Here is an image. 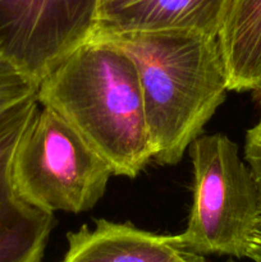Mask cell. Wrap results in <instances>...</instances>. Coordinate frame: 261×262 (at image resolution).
Segmentation results:
<instances>
[{
    "instance_id": "obj_1",
    "label": "cell",
    "mask_w": 261,
    "mask_h": 262,
    "mask_svg": "<svg viewBox=\"0 0 261 262\" xmlns=\"http://www.w3.org/2000/svg\"><path fill=\"white\" fill-rule=\"evenodd\" d=\"M135 63L154 160L174 165L227 95V74L215 36L188 30H95Z\"/></svg>"
},
{
    "instance_id": "obj_2",
    "label": "cell",
    "mask_w": 261,
    "mask_h": 262,
    "mask_svg": "<svg viewBox=\"0 0 261 262\" xmlns=\"http://www.w3.org/2000/svg\"><path fill=\"white\" fill-rule=\"evenodd\" d=\"M36 95L79 133L114 176L135 178L154 159L137 69L110 41L92 33L40 82Z\"/></svg>"
},
{
    "instance_id": "obj_3",
    "label": "cell",
    "mask_w": 261,
    "mask_h": 262,
    "mask_svg": "<svg viewBox=\"0 0 261 262\" xmlns=\"http://www.w3.org/2000/svg\"><path fill=\"white\" fill-rule=\"evenodd\" d=\"M112 176L109 164L46 106L25 130L13 160V179L19 196L51 214L92 209Z\"/></svg>"
},
{
    "instance_id": "obj_4",
    "label": "cell",
    "mask_w": 261,
    "mask_h": 262,
    "mask_svg": "<svg viewBox=\"0 0 261 262\" xmlns=\"http://www.w3.org/2000/svg\"><path fill=\"white\" fill-rule=\"evenodd\" d=\"M193 201L182 243L199 255L245 257L261 193L237 143L225 135L199 136L189 145Z\"/></svg>"
},
{
    "instance_id": "obj_5",
    "label": "cell",
    "mask_w": 261,
    "mask_h": 262,
    "mask_svg": "<svg viewBox=\"0 0 261 262\" xmlns=\"http://www.w3.org/2000/svg\"><path fill=\"white\" fill-rule=\"evenodd\" d=\"M99 0H0V59L40 82L96 27Z\"/></svg>"
},
{
    "instance_id": "obj_6",
    "label": "cell",
    "mask_w": 261,
    "mask_h": 262,
    "mask_svg": "<svg viewBox=\"0 0 261 262\" xmlns=\"http://www.w3.org/2000/svg\"><path fill=\"white\" fill-rule=\"evenodd\" d=\"M38 104L35 94L0 113V262H41L55 225L51 212L19 196L13 179L15 150Z\"/></svg>"
},
{
    "instance_id": "obj_7",
    "label": "cell",
    "mask_w": 261,
    "mask_h": 262,
    "mask_svg": "<svg viewBox=\"0 0 261 262\" xmlns=\"http://www.w3.org/2000/svg\"><path fill=\"white\" fill-rule=\"evenodd\" d=\"M61 262H206L182 243L179 235H163L100 219L94 229L83 225L68 233Z\"/></svg>"
},
{
    "instance_id": "obj_8",
    "label": "cell",
    "mask_w": 261,
    "mask_h": 262,
    "mask_svg": "<svg viewBox=\"0 0 261 262\" xmlns=\"http://www.w3.org/2000/svg\"><path fill=\"white\" fill-rule=\"evenodd\" d=\"M229 3L230 0H99L95 30H188L216 37Z\"/></svg>"
},
{
    "instance_id": "obj_9",
    "label": "cell",
    "mask_w": 261,
    "mask_h": 262,
    "mask_svg": "<svg viewBox=\"0 0 261 262\" xmlns=\"http://www.w3.org/2000/svg\"><path fill=\"white\" fill-rule=\"evenodd\" d=\"M216 38L228 91H260L261 0H230Z\"/></svg>"
},
{
    "instance_id": "obj_10",
    "label": "cell",
    "mask_w": 261,
    "mask_h": 262,
    "mask_svg": "<svg viewBox=\"0 0 261 262\" xmlns=\"http://www.w3.org/2000/svg\"><path fill=\"white\" fill-rule=\"evenodd\" d=\"M38 86L22 72L0 59V113L37 94Z\"/></svg>"
},
{
    "instance_id": "obj_11",
    "label": "cell",
    "mask_w": 261,
    "mask_h": 262,
    "mask_svg": "<svg viewBox=\"0 0 261 262\" xmlns=\"http://www.w3.org/2000/svg\"><path fill=\"white\" fill-rule=\"evenodd\" d=\"M245 160L261 193V118L246 133Z\"/></svg>"
},
{
    "instance_id": "obj_12",
    "label": "cell",
    "mask_w": 261,
    "mask_h": 262,
    "mask_svg": "<svg viewBox=\"0 0 261 262\" xmlns=\"http://www.w3.org/2000/svg\"><path fill=\"white\" fill-rule=\"evenodd\" d=\"M245 257L255 262H261V210L248 233L245 247Z\"/></svg>"
},
{
    "instance_id": "obj_13",
    "label": "cell",
    "mask_w": 261,
    "mask_h": 262,
    "mask_svg": "<svg viewBox=\"0 0 261 262\" xmlns=\"http://www.w3.org/2000/svg\"><path fill=\"white\" fill-rule=\"evenodd\" d=\"M258 99H260V104H261V90L258 91Z\"/></svg>"
},
{
    "instance_id": "obj_14",
    "label": "cell",
    "mask_w": 261,
    "mask_h": 262,
    "mask_svg": "<svg viewBox=\"0 0 261 262\" xmlns=\"http://www.w3.org/2000/svg\"><path fill=\"white\" fill-rule=\"evenodd\" d=\"M225 262H235L234 260H232V258H230V260H228V261H225Z\"/></svg>"
}]
</instances>
